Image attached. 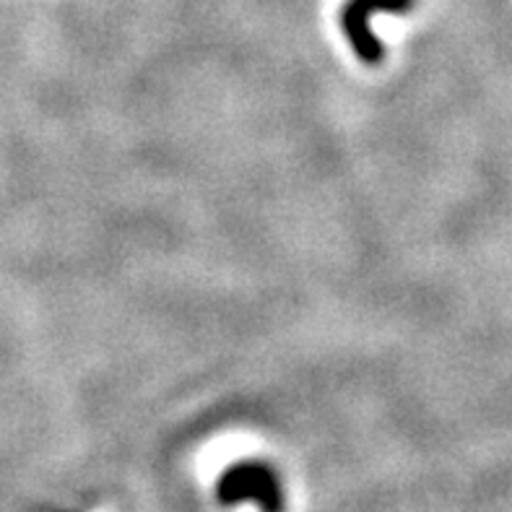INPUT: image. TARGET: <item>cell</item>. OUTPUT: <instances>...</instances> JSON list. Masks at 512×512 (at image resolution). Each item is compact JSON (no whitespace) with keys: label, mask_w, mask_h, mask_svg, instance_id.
I'll list each match as a JSON object with an SVG mask.
<instances>
[{"label":"cell","mask_w":512,"mask_h":512,"mask_svg":"<svg viewBox=\"0 0 512 512\" xmlns=\"http://www.w3.org/2000/svg\"><path fill=\"white\" fill-rule=\"evenodd\" d=\"M216 497L224 507L255 502L260 512H284V489L279 484V474L260 461L229 466L216 484Z\"/></svg>","instance_id":"1"},{"label":"cell","mask_w":512,"mask_h":512,"mask_svg":"<svg viewBox=\"0 0 512 512\" xmlns=\"http://www.w3.org/2000/svg\"><path fill=\"white\" fill-rule=\"evenodd\" d=\"M411 8H414V0H346L341 11V26L359 60L367 65H380L385 58L383 42L370 26L375 13H406Z\"/></svg>","instance_id":"2"}]
</instances>
